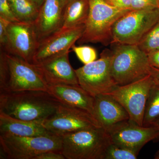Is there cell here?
<instances>
[{
	"instance_id": "cell-20",
	"label": "cell",
	"mask_w": 159,
	"mask_h": 159,
	"mask_svg": "<svg viewBox=\"0 0 159 159\" xmlns=\"http://www.w3.org/2000/svg\"><path fill=\"white\" fill-rule=\"evenodd\" d=\"M15 16L20 22L34 23L40 8L30 0H8Z\"/></svg>"
},
{
	"instance_id": "cell-32",
	"label": "cell",
	"mask_w": 159,
	"mask_h": 159,
	"mask_svg": "<svg viewBox=\"0 0 159 159\" xmlns=\"http://www.w3.org/2000/svg\"><path fill=\"white\" fill-rule=\"evenodd\" d=\"M30 1H31L32 2L34 3L35 5H37L40 8V7L42 5L43 3L44 0H30Z\"/></svg>"
},
{
	"instance_id": "cell-36",
	"label": "cell",
	"mask_w": 159,
	"mask_h": 159,
	"mask_svg": "<svg viewBox=\"0 0 159 159\" xmlns=\"http://www.w3.org/2000/svg\"><path fill=\"white\" fill-rule=\"evenodd\" d=\"M157 7L159 9V0H157Z\"/></svg>"
},
{
	"instance_id": "cell-11",
	"label": "cell",
	"mask_w": 159,
	"mask_h": 159,
	"mask_svg": "<svg viewBox=\"0 0 159 159\" xmlns=\"http://www.w3.org/2000/svg\"><path fill=\"white\" fill-rule=\"evenodd\" d=\"M39 44L34 23L11 22L7 28L6 45L1 50L32 64Z\"/></svg>"
},
{
	"instance_id": "cell-23",
	"label": "cell",
	"mask_w": 159,
	"mask_h": 159,
	"mask_svg": "<svg viewBox=\"0 0 159 159\" xmlns=\"http://www.w3.org/2000/svg\"><path fill=\"white\" fill-rule=\"evenodd\" d=\"M139 154L111 143L105 151L103 159H136Z\"/></svg>"
},
{
	"instance_id": "cell-4",
	"label": "cell",
	"mask_w": 159,
	"mask_h": 159,
	"mask_svg": "<svg viewBox=\"0 0 159 159\" xmlns=\"http://www.w3.org/2000/svg\"><path fill=\"white\" fill-rule=\"evenodd\" d=\"M61 138V152L66 159H103L111 143L108 133L101 127L77 131Z\"/></svg>"
},
{
	"instance_id": "cell-7",
	"label": "cell",
	"mask_w": 159,
	"mask_h": 159,
	"mask_svg": "<svg viewBox=\"0 0 159 159\" xmlns=\"http://www.w3.org/2000/svg\"><path fill=\"white\" fill-rule=\"evenodd\" d=\"M159 20V8L130 10L114 24L111 44L138 45Z\"/></svg>"
},
{
	"instance_id": "cell-25",
	"label": "cell",
	"mask_w": 159,
	"mask_h": 159,
	"mask_svg": "<svg viewBox=\"0 0 159 159\" xmlns=\"http://www.w3.org/2000/svg\"><path fill=\"white\" fill-rule=\"evenodd\" d=\"M0 17L11 22H20L15 16L8 0H0Z\"/></svg>"
},
{
	"instance_id": "cell-16",
	"label": "cell",
	"mask_w": 159,
	"mask_h": 159,
	"mask_svg": "<svg viewBox=\"0 0 159 159\" xmlns=\"http://www.w3.org/2000/svg\"><path fill=\"white\" fill-rule=\"evenodd\" d=\"M64 10L61 0H44L34 22L39 42L62 28Z\"/></svg>"
},
{
	"instance_id": "cell-33",
	"label": "cell",
	"mask_w": 159,
	"mask_h": 159,
	"mask_svg": "<svg viewBox=\"0 0 159 159\" xmlns=\"http://www.w3.org/2000/svg\"><path fill=\"white\" fill-rule=\"evenodd\" d=\"M152 125H155V126H157V127L159 129V117L153 122V123H152Z\"/></svg>"
},
{
	"instance_id": "cell-22",
	"label": "cell",
	"mask_w": 159,
	"mask_h": 159,
	"mask_svg": "<svg viewBox=\"0 0 159 159\" xmlns=\"http://www.w3.org/2000/svg\"><path fill=\"white\" fill-rule=\"evenodd\" d=\"M146 54L159 49V20L138 45Z\"/></svg>"
},
{
	"instance_id": "cell-14",
	"label": "cell",
	"mask_w": 159,
	"mask_h": 159,
	"mask_svg": "<svg viewBox=\"0 0 159 159\" xmlns=\"http://www.w3.org/2000/svg\"><path fill=\"white\" fill-rule=\"evenodd\" d=\"M69 53L34 65L48 86L57 84L79 85L76 71L69 60Z\"/></svg>"
},
{
	"instance_id": "cell-12",
	"label": "cell",
	"mask_w": 159,
	"mask_h": 159,
	"mask_svg": "<svg viewBox=\"0 0 159 159\" xmlns=\"http://www.w3.org/2000/svg\"><path fill=\"white\" fill-rule=\"evenodd\" d=\"M107 133L112 143L138 154L148 142L159 139V129L157 126H141L129 119Z\"/></svg>"
},
{
	"instance_id": "cell-15",
	"label": "cell",
	"mask_w": 159,
	"mask_h": 159,
	"mask_svg": "<svg viewBox=\"0 0 159 159\" xmlns=\"http://www.w3.org/2000/svg\"><path fill=\"white\" fill-rule=\"evenodd\" d=\"M93 116L107 132L122 122L128 121L129 116L125 109L108 94L95 97Z\"/></svg>"
},
{
	"instance_id": "cell-28",
	"label": "cell",
	"mask_w": 159,
	"mask_h": 159,
	"mask_svg": "<svg viewBox=\"0 0 159 159\" xmlns=\"http://www.w3.org/2000/svg\"><path fill=\"white\" fill-rule=\"evenodd\" d=\"M61 151L51 150L39 155L35 159H65Z\"/></svg>"
},
{
	"instance_id": "cell-21",
	"label": "cell",
	"mask_w": 159,
	"mask_h": 159,
	"mask_svg": "<svg viewBox=\"0 0 159 159\" xmlns=\"http://www.w3.org/2000/svg\"><path fill=\"white\" fill-rule=\"evenodd\" d=\"M159 117V84L155 83L149 92L145 107L143 126H150Z\"/></svg>"
},
{
	"instance_id": "cell-13",
	"label": "cell",
	"mask_w": 159,
	"mask_h": 159,
	"mask_svg": "<svg viewBox=\"0 0 159 159\" xmlns=\"http://www.w3.org/2000/svg\"><path fill=\"white\" fill-rule=\"evenodd\" d=\"M84 25L61 29L40 41L33 57L34 65L70 52V49L82 36Z\"/></svg>"
},
{
	"instance_id": "cell-1",
	"label": "cell",
	"mask_w": 159,
	"mask_h": 159,
	"mask_svg": "<svg viewBox=\"0 0 159 159\" xmlns=\"http://www.w3.org/2000/svg\"><path fill=\"white\" fill-rule=\"evenodd\" d=\"M60 103L48 91L0 93V112L26 121H43L49 119Z\"/></svg>"
},
{
	"instance_id": "cell-29",
	"label": "cell",
	"mask_w": 159,
	"mask_h": 159,
	"mask_svg": "<svg viewBox=\"0 0 159 159\" xmlns=\"http://www.w3.org/2000/svg\"><path fill=\"white\" fill-rule=\"evenodd\" d=\"M111 6L123 9H131L132 0H104Z\"/></svg>"
},
{
	"instance_id": "cell-18",
	"label": "cell",
	"mask_w": 159,
	"mask_h": 159,
	"mask_svg": "<svg viewBox=\"0 0 159 159\" xmlns=\"http://www.w3.org/2000/svg\"><path fill=\"white\" fill-rule=\"evenodd\" d=\"M0 134H11L21 137L54 135L44 126L43 121L22 120L2 112H0Z\"/></svg>"
},
{
	"instance_id": "cell-5",
	"label": "cell",
	"mask_w": 159,
	"mask_h": 159,
	"mask_svg": "<svg viewBox=\"0 0 159 159\" xmlns=\"http://www.w3.org/2000/svg\"><path fill=\"white\" fill-rule=\"evenodd\" d=\"M89 11L79 44L100 43L104 46L111 43L112 31L117 20L129 9H119L104 0H89Z\"/></svg>"
},
{
	"instance_id": "cell-9",
	"label": "cell",
	"mask_w": 159,
	"mask_h": 159,
	"mask_svg": "<svg viewBox=\"0 0 159 159\" xmlns=\"http://www.w3.org/2000/svg\"><path fill=\"white\" fill-rule=\"evenodd\" d=\"M155 83L151 75L125 85L118 87L108 95L122 106L129 120L143 126V122L149 92Z\"/></svg>"
},
{
	"instance_id": "cell-19",
	"label": "cell",
	"mask_w": 159,
	"mask_h": 159,
	"mask_svg": "<svg viewBox=\"0 0 159 159\" xmlns=\"http://www.w3.org/2000/svg\"><path fill=\"white\" fill-rule=\"evenodd\" d=\"M89 11V0H71L64 8L61 29H69L84 25Z\"/></svg>"
},
{
	"instance_id": "cell-17",
	"label": "cell",
	"mask_w": 159,
	"mask_h": 159,
	"mask_svg": "<svg viewBox=\"0 0 159 159\" xmlns=\"http://www.w3.org/2000/svg\"><path fill=\"white\" fill-rule=\"evenodd\" d=\"M48 91L60 103L81 109L93 116L95 97L80 85L57 84L48 86Z\"/></svg>"
},
{
	"instance_id": "cell-35",
	"label": "cell",
	"mask_w": 159,
	"mask_h": 159,
	"mask_svg": "<svg viewBox=\"0 0 159 159\" xmlns=\"http://www.w3.org/2000/svg\"><path fill=\"white\" fill-rule=\"evenodd\" d=\"M154 158L156 159H159V150L156 152Z\"/></svg>"
},
{
	"instance_id": "cell-3",
	"label": "cell",
	"mask_w": 159,
	"mask_h": 159,
	"mask_svg": "<svg viewBox=\"0 0 159 159\" xmlns=\"http://www.w3.org/2000/svg\"><path fill=\"white\" fill-rule=\"evenodd\" d=\"M115 45L111 70L117 85L128 84L150 75L151 66L148 55L138 45Z\"/></svg>"
},
{
	"instance_id": "cell-26",
	"label": "cell",
	"mask_w": 159,
	"mask_h": 159,
	"mask_svg": "<svg viewBox=\"0 0 159 159\" xmlns=\"http://www.w3.org/2000/svg\"><path fill=\"white\" fill-rule=\"evenodd\" d=\"M157 8H158L157 0H132L131 10H142Z\"/></svg>"
},
{
	"instance_id": "cell-30",
	"label": "cell",
	"mask_w": 159,
	"mask_h": 159,
	"mask_svg": "<svg viewBox=\"0 0 159 159\" xmlns=\"http://www.w3.org/2000/svg\"><path fill=\"white\" fill-rule=\"evenodd\" d=\"M151 66L159 70V49L147 54Z\"/></svg>"
},
{
	"instance_id": "cell-34",
	"label": "cell",
	"mask_w": 159,
	"mask_h": 159,
	"mask_svg": "<svg viewBox=\"0 0 159 159\" xmlns=\"http://www.w3.org/2000/svg\"><path fill=\"white\" fill-rule=\"evenodd\" d=\"M70 1H71V0H61V2L62 3L64 8H65L66 5L67 4V3H68Z\"/></svg>"
},
{
	"instance_id": "cell-6",
	"label": "cell",
	"mask_w": 159,
	"mask_h": 159,
	"mask_svg": "<svg viewBox=\"0 0 159 159\" xmlns=\"http://www.w3.org/2000/svg\"><path fill=\"white\" fill-rule=\"evenodd\" d=\"M61 139L56 135L21 137L0 134L1 159H35L51 150L61 151Z\"/></svg>"
},
{
	"instance_id": "cell-27",
	"label": "cell",
	"mask_w": 159,
	"mask_h": 159,
	"mask_svg": "<svg viewBox=\"0 0 159 159\" xmlns=\"http://www.w3.org/2000/svg\"><path fill=\"white\" fill-rule=\"evenodd\" d=\"M11 22L8 20L0 17V46L3 48L7 41V28Z\"/></svg>"
},
{
	"instance_id": "cell-24",
	"label": "cell",
	"mask_w": 159,
	"mask_h": 159,
	"mask_svg": "<svg viewBox=\"0 0 159 159\" xmlns=\"http://www.w3.org/2000/svg\"><path fill=\"white\" fill-rule=\"evenodd\" d=\"M71 49L78 59L84 65L93 62L97 59V51L92 47L88 46H76L74 44Z\"/></svg>"
},
{
	"instance_id": "cell-8",
	"label": "cell",
	"mask_w": 159,
	"mask_h": 159,
	"mask_svg": "<svg viewBox=\"0 0 159 159\" xmlns=\"http://www.w3.org/2000/svg\"><path fill=\"white\" fill-rule=\"evenodd\" d=\"M111 51L104 50L99 59L75 70L79 85L93 97L108 94L118 85L111 70Z\"/></svg>"
},
{
	"instance_id": "cell-31",
	"label": "cell",
	"mask_w": 159,
	"mask_h": 159,
	"mask_svg": "<svg viewBox=\"0 0 159 159\" xmlns=\"http://www.w3.org/2000/svg\"><path fill=\"white\" fill-rule=\"evenodd\" d=\"M150 75L153 78L154 81L157 84H159V70L151 67Z\"/></svg>"
},
{
	"instance_id": "cell-10",
	"label": "cell",
	"mask_w": 159,
	"mask_h": 159,
	"mask_svg": "<svg viewBox=\"0 0 159 159\" xmlns=\"http://www.w3.org/2000/svg\"><path fill=\"white\" fill-rule=\"evenodd\" d=\"M43 124L51 133L60 137L83 129L101 127L88 112L61 103L54 115L43 121Z\"/></svg>"
},
{
	"instance_id": "cell-2",
	"label": "cell",
	"mask_w": 159,
	"mask_h": 159,
	"mask_svg": "<svg viewBox=\"0 0 159 159\" xmlns=\"http://www.w3.org/2000/svg\"><path fill=\"white\" fill-rule=\"evenodd\" d=\"M48 84L34 64L1 50L0 93L48 91Z\"/></svg>"
}]
</instances>
